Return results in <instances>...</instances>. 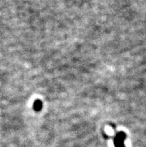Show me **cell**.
Instances as JSON below:
<instances>
[{"label": "cell", "instance_id": "6da1fadb", "mask_svg": "<svg viewBox=\"0 0 146 147\" xmlns=\"http://www.w3.org/2000/svg\"><path fill=\"white\" fill-rule=\"evenodd\" d=\"M125 135L123 133H119L115 138V146L116 147H124V140Z\"/></svg>", "mask_w": 146, "mask_h": 147}, {"label": "cell", "instance_id": "7a4b0ae2", "mask_svg": "<svg viewBox=\"0 0 146 147\" xmlns=\"http://www.w3.org/2000/svg\"><path fill=\"white\" fill-rule=\"evenodd\" d=\"M42 107V103L40 102V101H37L35 103H34V109L36 111H39L40 109Z\"/></svg>", "mask_w": 146, "mask_h": 147}]
</instances>
